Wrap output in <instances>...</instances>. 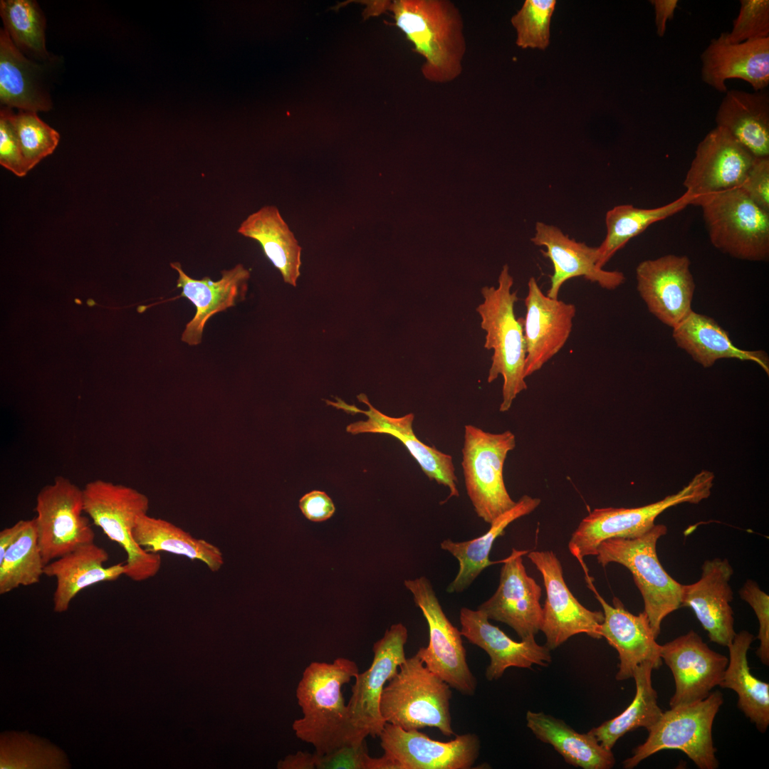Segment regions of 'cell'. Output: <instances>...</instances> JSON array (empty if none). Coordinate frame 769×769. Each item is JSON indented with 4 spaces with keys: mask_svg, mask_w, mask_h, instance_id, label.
Segmentation results:
<instances>
[{
    "mask_svg": "<svg viewBox=\"0 0 769 769\" xmlns=\"http://www.w3.org/2000/svg\"><path fill=\"white\" fill-rule=\"evenodd\" d=\"M359 673L352 660L338 657L331 663L313 661L304 670L295 696L303 716L292 728L298 738L311 744L318 755L365 741L356 729L345 703L342 687Z\"/></svg>",
    "mask_w": 769,
    "mask_h": 769,
    "instance_id": "cell-1",
    "label": "cell"
},
{
    "mask_svg": "<svg viewBox=\"0 0 769 769\" xmlns=\"http://www.w3.org/2000/svg\"><path fill=\"white\" fill-rule=\"evenodd\" d=\"M388 9L395 25L423 60L421 72L428 81L446 83L463 71L466 52L462 15L448 0H396Z\"/></svg>",
    "mask_w": 769,
    "mask_h": 769,
    "instance_id": "cell-2",
    "label": "cell"
},
{
    "mask_svg": "<svg viewBox=\"0 0 769 769\" xmlns=\"http://www.w3.org/2000/svg\"><path fill=\"white\" fill-rule=\"evenodd\" d=\"M498 286L481 289L483 302L476 308L481 327L486 332L484 348L493 350L487 381L503 377L502 402L499 410L507 412L517 395L528 385L524 375L526 344L524 319L516 318L514 311L518 300L517 291H511L513 278L508 265L503 266Z\"/></svg>",
    "mask_w": 769,
    "mask_h": 769,
    "instance_id": "cell-3",
    "label": "cell"
},
{
    "mask_svg": "<svg viewBox=\"0 0 769 769\" xmlns=\"http://www.w3.org/2000/svg\"><path fill=\"white\" fill-rule=\"evenodd\" d=\"M451 697L449 685L415 654L406 658L386 684L380 708L386 723L407 731L436 728L451 737L455 735L450 711Z\"/></svg>",
    "mask_w": 769,
    "mask_h": 769,
    "instance_id": "cell-4",
    "label": "cell"
},
{
    "mask_svg": "<svg viewBox=\"0 0 769 769\" xmlns=\"http://www.w3.org/2000/svg\"><path fill=\"white\" fill-rule=\"evenodd\" d=\"M83 494L84 513L126 552L124 575L137 582L154 577L161 566L160 555L140 547L132 536L138 518L147 514V496L131 487L103 479L88 482Z\"/></svg>",
    "mask_w": 769,
    "mask_h": 769,
    "instance_id": "cell-5",
    "label": "cell"
},
{
    "mask_svg": "<svg viewBox=\"0 0 769 769\" xmlns=\"http://www.w3.org/2000/svg\"><path fill=\"white\" fill-rule=\"evenodd\" d=\"M666 532L664 525H654L637 538L606 540L596 553L602 566L616 563L630 571L642 594L644 611L656 638L660 634L663 619L681 607L683 585L666 572L657 556V541Z\"/></svg>",
    "mask_w": 769,
    "mask_h": 769,
    "instance_id": "cell-6",
    "label": "cell"
},
{
    "mask_svg": "<svg viewBox=\"0 0 769 769\" xmlns=\"http://www.w3.org/2000/svg\"><path fill=\"white\" fill-rule=\"evenodd\" d=\"M714 474L706 470L697 474L676 493L636 508H600L592 511L579 523L568 543L570 553L588 570L583 559L596 555L600 544L611 538H634L652 529L656 518L666 509L684 503H699L709 497Z\"/></svg>",
    "mask_w": 769,
    "mask_h": 769,
    "instance_id": "cell-7",
    "label": "cell"
},
{
    "mask_svg": "<svg viewBox=\"0 0 769 769\" xmlns=\"http://www.w3.org/2000/svg\"><path fill=\"white\" fill-rule=\"evenodd\" d=\"M723 694L716 690L706 699L663 711L659 720L647 729L646 741L625 759L623 768L632 769L663 750L684 752L700 769H716L718 760L712 738L716 715L723 704Z\"/></svg>",
    "mask_w": 769,
    "mask_h": 769,
    "instance_id": "cell-8",
    "label": "cell"
},
{
    "mask_svg": "<svg viewBox=\"0 0 769 769\" xmlns=\"http://www.w3.org/2000/svg\"><path fill=\"white\" fill-rule=\"evenodd\" d=\"M699 206L712 245L737 259L769 258V212L755 204L740 188L694 201Z\"/></svg>",
    "mask_w": 769,
    "mask_h": 769,
    "instance_id": "cell-9",
    "label": "cell"
},
{
    "mask_svg": "<svg viewBox=\"0 0 769 769\" xmlns=\"http://www.w3.org/2000/svg\"><path fill=\"white\" fill-rule=\"evenodd\" d=\"M516 444V436L509 430L491 433L471 424L464 427L461 466L465 486L475 512L487 523L516 503L503 479L506 459Z\"/></svg>",
    "mask_w": 769,
    "mask_h": 769,
    "instance_id": "cell-10",
    "label": "cell"
},
{
    "mask_svg": "<svg viewBox=\"0 0 769 769\" xmlns=\"http://www.w3.org/2000/svg\"><path fill=\"white\" fill-rule=\"evenodd\" d=\"M423 614L429 627V640L416 654L424 664L444 681L465 696H473L477 681L466 660L461 631L444 612L427 577L421 576L404 582Z\"/></svg>",
    "mask_w": 769,
    "mask_h": 769,
    "instance_id": "cell-11",
    "label": "cell"
},
{
    "mask_svg": "<svg viewBox=\"0 0 769 769\" xmlns=\"http://www.w3.org/2000/svg\"><path fill=\"white\" fill-rule=\"evenodd\" d=\"M34 518L43 563L95 541L90 518L83 516V489L68 478L56 477L36 496Z\"/></svg>",
    "mask_w": 769,
    "mask_h": 769,
    "instance_id": "cell-12",
    "label": "cell"
},
{
    "mask_svg": "<svg viewBox=\"0 0 769 769\" xmlns=\"http://www.w3.org/2000/svg\"><path fill=\"white\" fill-rule=\"evenodd\" d=\"M528 558L541 573L546 592L540 626L546 638L545 645L551 651L582 633L602 638L600 628L604 621L603 612L587 609L574 597L565 583L555 553L533 550L528 553Z\"/></svg>",
    "mask_w": 769,
    "mask_h": 769,
    "instance_id": "cell-13",
    "label": "cell"
},
{
    "mask_svg": "<svg viewBox=\"0 0 769 769\" xmlns=\"http://www.w3.org/2000/svg\"><path fill=\"white\" fill-rule=\"evenodd\" d=\"M408 632L402 623L392 624L372 648L373 659L364 672L357 673L347 704L354 727L367 736L379 737L386 721L380 708L382 691L406 659Z\"/></svg>",
    "mask_w": 769,
    "mask_h": 769,
    "instance_id": "cell-14",
    "label": "cell"
},
{
    "mask_svg": "<svg viewBox=\"0 0 769 769\" xmlns=\"http://www.w3.org/2000/svg\"><path fill=\"white\" fill-rule=\"evenodd\" d=\"M379 738L384 754L397 769H470L481 750L480 739L473 733L441 742L419 730L407 731L386 723Z\"/></svg>",
    "mask_w": 769,
    "mask_h": 769,
    "instance_id": "cell-15",
    "label": "cell"
},
{
    "mask_svg": "<svg viewBox=\"0 0 769 769\" xmlns=\"http://www.w3.org/2000/svg\"><path fill=\"white\" fill-rule=\"evenodd\" d=\"M687 256L667 254L640 262L637 291L650 313L663 324L676 326L692 310L695 281Z\"/></svg>",
    "mask_w": 769,
    "mask_h": 769,
    "instance_id": "cell-16",
    "label": "cell"
},
{
    "mask_svg": "<svg viewBox=\"0 0 769 769\" xmlns=\"http://www.w3.org/2000/svg\"><path fill=\"white\" fill-rule=\"evenodd\" d=\"M754 159L726 130L716 126L696 147L684 181L686 191L694 202L740 188Z\"/></svg>",
    "mask_w": 769,
    "mask_h": 769,
    "instance_id": "cell-17",
    "label": "cell"
},
{
    "mask_svg": "<svg viewBox=\"0 0 769 769\" xmlns=\"http://www.w3.org/2000/svg\"><path fill=\"white\" fill-rule=\"evenodd\" d=\"M527 550L513 548L501 560L498 587L495 593L478 607L489 619L511 627L521 640L535 638L540 630L543 607L541 587L529 576L523 563Z\"/></svg>",
    "mask_w": 769,
    "mask_h": 769,
    "instance_id": "cell-18",
    "label": "cell"
},
{
    "mask_svg": "<svg viewBox=\"0 0 769 769\" xmlns=\"http://www.w3.org/2000/svg\"><path fill=\"white\" fill-rule=\"evenodd\" d=\"M660 656L674 679L671 708L708 696L721 683L728 664V658L710 649L694 630L661 645Z\"/></svg>",
    "mask_w": 769,
    "mask_h": 769,
    "instance_id": "cell-19",
    "label": "cell"
},
{
    "mask_svg": "<svg viewBox=\"0 0 769 769\" xmlns=\"http://www.w3.org/2000/svg\"><path fill=\"white\" fill-rule=\"evenodd\" d=\"M525 378L540 370L563 347L572 332L576 308L545 295L530 277L525 298Z\"/></svg>",
    "mask_w": 769,
    "mask_h": 769,
    "instance_id": "cell-20",
    "label": "cell"
},
{
    "mask_svg": "<svg viewBox=\"0 0 769 769\" xmlns=\"http://www.w3.org/2000/svg\"><path fill=\"white\" fill-rule=\"evenodd\" d=\"M585 580L603 610L600 635L618 652L619 664L616 679L632 678L635 667L644 661H650L654 669H659L662 664L661 645L656 642L644 611L633 614L617 597L613 598L612 605H610L597 591L589 575H585Z\"/></svg>",
    "mask_w": 769,
    "mask_h": 769,
    "instance_id": "cell-21",
    "label": "cell"
},
{
    "mask_svg": "<svg viewBox=\"0 0 769 769\" xmlns=\"http://www.w3.org/2000/svg\"><path fill=\"white\" fill-rule=\"evenodd\" d=\"M530 240L535 245L545 248L540 252L553 263L554 271L547 291L551 298L558 299L562 286L576 277H583L607 290H614L625 281L622 272L597 266V247L570 239L556 226L538 221Z\"/></svg>",
    "mask_w": 769,
    "mask_h": 769,
    "instance_id": "cell-22",
    "label": "cell"
},
{
    "mask_svg": "<svg viewBox=\"0 0 769 769\" xmlns=\"http://www.w3.org/2000/svg\"><path fill=\"white\" fill-rule=\"evenodd\" d=\"M357 398L367 404L368 410H360L355 406L349 405L340 399L336 403L338 409H342L348 412H361L367 417L366 421H360L348 425L347 427L348 432L353 434H386L395 437L407 448L430 480H434L437 483L449 489L450 493L446 500L451 497H459L458 479L455 474L451 456L434 446L425 444L417 437L412 427L414 419L413 413L399 417H389L375 409L365 394H360Z\"/></svg>",
    "mask_w": 769,
    "mask_h": 769,
    "instance_id": "cell-23",
    "label": "cell"
},
{
    "mask_svg": "<svg viewBox=\"0 0 769 769\" xmlns=\"http://www.w3.org/2000/svg\"><path fill=\"white\" fill-rule=\"evenodd\" d=\"M733 573L727 559L707 560L702 565L701 578L693 584L683 585L681 597V607L694 611L710 641L727 647L736 634L730 605L733 591L729 581Z\"/></svg>",
    "mask_w": 769,
    "mask_h": 769,
    "instance_id": "cell-24",
    "label": "cell"
},
{
    "mask_svg": "<svg viewBox=\"0 0 769 769\" xmlns=\"http://www.w3.org/2000/svg\"><path fill=\"white\" fill-rule=\"evenodd\" d=\"M461 633L468 641L483 649L490 658L485 672L489 681L500 679L509 667L532 669L547 666L552 660L550 650L529 638L516 642L489 622L481 610L462 607L459 613Z\"/></svg>",
    "mask_w": 769,
    "mask_h": 769,
    "instance_id": "cell-25",
    "label": "cell"
},
{
    "mask_svg": "<svg viewBox=\"0 0 769 769\" xmlns=\"http://www.w3.org/2000/svg\"><path fill=\"white\" fill-rule=\"evenodd\" d=\"M701 79L721 93H726L729 79H741L755 91L769 85V38L731 43L723 33L711 41L701 54Z\"/></svg>",
    "mask_w": 769,
    "mask_h": 769,
    "instance_id": "cell-26",
    "label": "cell"
},
{
    "mask_svg": "<svg viewBox=\"0 0 769 769\" xmlns=\"http://www.w3.org/2000/svg\"><path fill=\"white\" fill-rule=\"evenodd\" d=\"M170 266L178 273L177 288L182 290L179 297L186 298L196 308L195 315L186 325L181 340L189 345H199L208 320L234 306L236 299L244 295L250 272L242 264H237L223 271L218 281L209 277L195 279L184 271L180 263L172 262Z\"/></svg>",
    "mask_w": 769,
    "mask_h": 769,
    "instance_id": "cell-27",
    "label": "cell"
},
{
    "mask_svg": "<svg viewBox=\"0 0 769 769\" xmlns=\"http://www.w3.org/2000/svg\"><path fill=\"white\" fill-rule=\"evenodd\" d=\"M108 552L95 542L83 545L45 565L43 575L55 577L53 610L63 612L68 610L75 595L93 585L114 581L125 573L122 563L105 567Z\"/></svg>",
    "mask_w": 769,
    "mask_h": 769,
    "instance_id": "cell-28",
    "label": "cell"
},
{
    "mask_svg": "<svg viewBox=\"0 0 769 769\" xmlns=\"http://www.w3.org/2000/svg\"><path fill=\"white\" fill-rule=\"evenodd\" d=\"M672 338L678 347L703 367H710L721 359H736L755 362L769 374V357L765 351L738 347L713 318L693 310L672 328Z\"/></svg>",
    "mask_w": 769,
    "mask_h": 769,
    "instance_id": "cell-29",
    "label": "cell"
},
{
    "mask_svg": "<svg viewBox=\"0 0 769 769\" xmlns=\"http://www.w3.org/2000/svg\"><path fill=\"white\" fill-rule=\"evenodd\" d=\"M715 121L754 157H769V95L765 90H727Z\"/></svg>",
    "mask_w": 769,
    "mask_h": 769,
    "instance_id": "cell-30",
    "label": "cell"
},
{
    "mask_svg": "<svg viewBox=\"0 0 769 769\" xmlns=\"http://www.w3.org/2000/svg\"><path fill=\"white\" fill-rule=\"evenodd\" d=\"M237 233L258 242L283 281L296 286L302 249L276 206L266 205L249 214L240 224Z\"/></svg>",
    "mask_w": 769,
    "mask_h": 769,
    "instance_id": "cell-31",
    "label": "cell"
},
{
    "mask_svg": "<svg viewBox=\"0 0 769 769\" xmlns=\"http://www.w3.org/2000/svg\"><path fill=\"white\" fill-rule=\"evenodd\" d=\"M41 68L23 54L4 28L0 31V102L3 107L33 112L52 107L41 86Z\"/></svg>",
    "mask_w": 769,
    "mask_h": 769,
    "instance_id": "cell-32",
    "label": "cell"
},
{
    "mask_svg": "<svg viewBox=\"0 0 769 769\" xmlns=\"http://www.w3.org/2000/svg\"><path fill=\"white\" fill-rule=\"evenodd\" d=\"M527 727L535 737L551 745L572 766L583 769H610L615 758L590 731L580 733L561 719L544 712L528 711Z\"/></svg>",
    "mask_w": 769,
    "mask_h": 769,
    "instance_id": "cell-33",
    "label": "cell"
},
{
    "mask_svg": "<svg viewBox=\"0 0 769 769\" xmlns=\"http://www.w3.org/2000/svg\"><path fill=\"white\" fill-rule=\"evenodd\" d=\"M540 502L539 498L523 495L513 508L496 518L483 535L463 542H454L451 539L443 540L440 544L441 549L450 553L459 563L458 573L448 585L446 591L449 593L464 591L484 569L498 563L489 560L495 540L504 534L505 529L510 523L532 513Z\"/></svg>",
    "mask_w": 769,
    "mask_h": 769,
    "instance_id": "cell-34",
    "label": "cell"
},
{
    "mask_svg": "<svg viewBox=\"0 0 769 769\" xmlns=\"http://www.w3.org/2000/svg\"><path fill=\"white\" fill-rule=\"evenodd\" d=\"M753 635L743 630L736 634L729 649L728 664L719 686L730 689L738 695V707L765 733L769 725V684L750 673L747 654Z\"/></svg>",
    "mask_w": 769,
    "mask_h": 769,
    "instance_id": "cell-35",
    "label": "cell"
},
{
    "mask_svg": "<svg viewBox=\"0 0 769 769\" xmlns=\"http://www.w3.org/2000/svg\"><path fill=\"white\" fill-rule=\"evenodd\" d=\"M137 545L147 552H168L204 563L212 572L219 571L224 558L221 550L211 543L193 537L174 524L161 518L140 516L132 529Z\"/></svg>",
    "mask_w": 769,
    "mask_h": 769,
    "instance_id": "cell-36",
    "label": "cell"
},
{
    "mask_svg": "<svg viewBox=\"0 0 769 769\" xmlns=\"http://www.w3.org/2000/svg\"><path fill=\"white\" fill-rule=\"evenodd\" d=\"M653 669L650 661L637 666L632 676L636 693L631 703L618 716L590 731L605 748L612 750L627 733L640 727L647 730L661 718L663 711L658 705L657 692L652 681Z\"/></svg>",
    "mask_w": 769,
    "mask_h": 769,
    "instance_id": "cell-37",
    "label": "cell"
},
{
    "mask_svg": "<svg viewBox=\"0 0 769 769\" xmlns=\"http://www.w3.org/2000/svg\"><path fill=\"white\" fill-rule=\"evenodd\" d=\"M694 198L685 192L676 200L653 209L620 204L607 211L605 215L606 236L597 247V266L602 268L614 254L632 238L642 233L652 224L666 219L691 204Z\"/></svg>",
    "mask_w": 769,
    "mask_h": 769,
    "instance_id": "cell-38",
    "label": "cell"
},
{
    "mask_svg": "<svg viewBox=\"0 0 769 769\" xmlns=\"http://www.w3.org/2000/svg\"><path fill=\"white\" fill-rule=\"evenodd\" d=\"M45 564L38 545L34 518L0 560V595L20 586L36 584L43 575Z\"/></svg>",
    "mask_w": 769,
    "mask_h": 769,
    "instance_id": "cell-39",
    "label": "cell"
},
{
    "mask_svg": "<svg viewBox=\"0 0 769 769\" xmlns=\"http://www.w3.org/2000/svg\"><path fill=\"white\" fill-rule=\"evenodd\" d=\"M0 16L4 29L22 53L38 60H48L46 48V19L33 0H1Z\"/></svg>",
    "mask_w": 769,
    "mask_h": 769,
    "instance_id": "cell-40",
    "label": "cell"
},
{
    "mask_svg": "<svg viewBox=\"0 0 769 769\" xmlns=\"http://www.w3.org/2000/svg\"><path fill=\"white\" fill-rule=\"evenodd\" d=\"M64 753L27 733H7L1 738V768H65Z\"/></svg>",
    "mask_w": 769,
    "mask_h": 769,
    "instance_id": "cell-41",
    "label": "cell"
},
{
    "mask_svg": "<svg viewBox=\"0 0 769 769\" xmlns=\"http://www.w3.org/2000/svg\"><path fill=\"white\" fill-rule=\"evenodd\" d=\"M13 122L28 172L53 152L60 135L41 120L36 112L19 110L14 113Z\"/></svg>",
    "mask_w": 769,
    "mask_h": 769,
    "instance_id": "cell-42",
    "label": "cell"
},
{
    "mask_svg": "<svg viewBox=\"0 0 769 769\" xmlns=\"http://www.w3.org/2000/svg\"><path fill=\"white\" fill-rule=\"evenodd\" d=\"M555 0H525L511 22L521 48L545 50L550 43V25Z\"/></svg>",
    "mask_w": 769,
    "mask_h": 769,
    "instance_id": "cell-43",
    "label": "cell"
},
{
    "mask_svg": "<svg viewBox=\"0 0 769 769\" xmlns=\"http://www.w3.org/2000/svg\"><path fill=\"white\" fill-rule=\"evenodd\" d=\"M738 16L730 32H723L726 41L738 43L769 38V1L741 0Z\"/></svg>",
    "mask_w": 769,
    "mask_h": 769,
    "instance_id": "cell-44",
    "label": "cell"
},
{
    "mask_svg": "<svg viewBox=\"0 0 769 769\" xmlns=\"http://www.w3.org/2000/svg\"><path fill=\"white\" fill-rule=\"evenodd\" d=\"M11 108L2 107L0 112V164L18 177L28 173L13 122Z\"/></svg>",
    "mask_w": 769,
    "mask_h": 769,
    "instance_id": "cell-45",
    "label": "cell"
},
{
    "mask_svg": "<svg viewBox=\"0 0 769 769\" xmlns=\"http://www.w3.org/2000/svg\"><path fill=\"white\" fill-rule=\"evenodd\" d=\"M740 596L753 608L758 622L759 631L758 639L760 645L757 650L761 662L769 664V596L763 592L758 585L751 580H748L740 590Z\"/></svg>",
    "mask_w": 769,
    "mask_h": 769,
    "instance_id": "cell-46",
    "label": "cell"
},
{
    "mask_svg": "<svg viewBox=\"0 0 769 769\" xmlns=\"http://www.w3.org/2000/svg\"><path fill=\"white\" fill-rule=\"evenodd\" d=\"M315 754L317 769H370L372 759L368 754L366 741L342 746L325 755Z\"/></svg>",
    "mask_w": 769,
    "mask_h": 769,
    "instance_id": "cell-47",
    "label": "cell"
},
{
    "mask_svg": "<svg viewBox=\"0 0 769 769\" xmlns=\"http://www.w3.org/2000/svg\"><path fill=\"white\" fill-rule=\"evenodd\" d=\"M740 189L759 207L769 212V157H755Z\"/></svg>",
    "mask_w": 769,
    "mask_h": 769,
    "instance_id": "cell-48",
    "label": "cell"
},
{
    "mask_svg": "<svg viewBox=\"0 0 769 769\" xmlns=\"http://www.w3.org/2000/svg\"><path fill=\"white\" fill-rule=\"evenodd\" d=\"M299 507L303 515L314 522L328 520L335 510L331 498L320 491H313L304 495L299 501Z\"/></svg>",
    "mask_w": 769,
    "mask_h": 769,
    "instance_id": "cell-49",
    "label": "cell"
},
{
    "mask_svg": "<svg viewBox=\"0 0 769 769\" xmlns=\"http://www.w3.org/2000/svg\"><path fill=\"white\" fill-rule=\"evenodd\" d=\"M650 2L654 9L656 33L659 37H663L666 32V23L673 19L679 1L677 0H652Z\"/></svg>",
    "mask_w": 769,
    "mask_h": 769,
    "instance_id": "cell-50",
    "label": "cell"
},
{
    "mask_svg": "<svg viewBox=\"0 0 769 769\" xmlns=\"http://www.w3.org/2000/svg\"><path fill=\"white\" fill-rule=\"evenodd\" d=\"M316 754L308 752L298 751L288 755L284 760L278 764V768L282 769H315Z\"/></svg>",
    "mask_w": 769,
    "mask_h": 769,
    "instance_id": "cell-51",
    "label": "cell"
},
{
    "mask_svg": "<svg viewBox=\"0 0 769 769\" xmlns=\"http://www.w3.org/2000/svg\"><path fill=\"white\" fill-rule=\"evenodd\" d=\"M28 520H20L9 528H4L0 532V560L4 555L6 550L19 537L27 524Z\"/></svg>",
    "mask_w": 769,
    "mask_h": 769,
    "instance_id": "cell-52",
    "label": "cell"
},
{
    "mask_svg": "<svg viewBox=\"0 0 769 769\" xmlns=\"http://www.w3.org/2000/svg\"><path fill=\"white\" fill-rule=\"evenodd\" d=\"M87 304H88V305H90V307H92V306H93V305H95V302H94V301H93V300H91V299H89V300H88V301H87Z\"/></svg>",
    "mask_w": 769,
    "mask_h": 769,
    "instance_id": "cell-53",
    "label": "cell"
},
{
    "mask_svg": "<svg viewBox=\"0 0 769 769\" xmlns=\"http://www.w3.org/2000/svg\"><path fill=\"white\" fill-rule=\"evenodd\" d=\"M75 301L76 303L81 304V302L79 299H75Z\"/></svg>",
    "mask_w": 769,
    "mask_h": 769,
    "instance_id": "cell-54",
    "label": "cell"
}]
</instances>
